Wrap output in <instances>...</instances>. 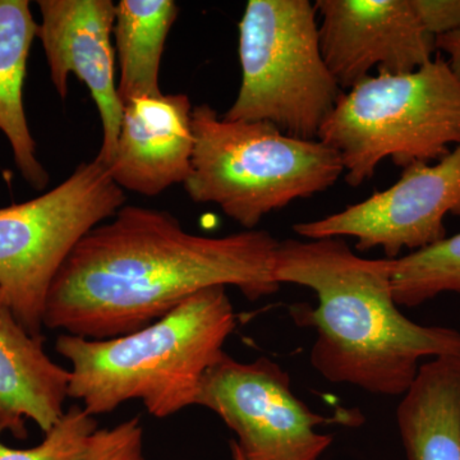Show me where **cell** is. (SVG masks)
<instances>
[{"label":"cell","instance_id":"8","mask_svg":"<svg viewBox=\"0 0 460 460\" xmlns=\"http://www.w3.org/2000/svg\"><path fill=\"white\" fill-rule=\"evenodd\" d=\"M196 405L237 435L246 460H320L332 443L316 431L332 420L296 396L288 372L269 357L244 363L224 354L202 378Z\"/></svg>","mask_w":460,"mask_h":460},{"label":"cell","instance_id":"7","mask_svg":"<svg viewBox=\"0 0 460 460\" xmlns=\"http://www.w3.org/2000/svg\"><path fill=\"white\" fill-rule=\"evenodd\" d=\"M124 202L107 166L93 159L44 195L0 208V290L32 337L44 338L48 296L66 259Z\"/></svg>","mask_w":460,"mask_h":460},{"label":"cell","instance_id":"5","mask_svg":"<svg viewBox=\"0 0 460 460\" xmlns=\"http://www.w3.org/2000/svg\"><path fill=\"white\" fill-rule=\"evenodd\" d=\"M319 140L352 187L386 159L402 169L438 162L460 144V81L441 57L410 74L370 75L341 93Z\"/></svg>","mask_w":460,"mask_h":460},{"label":"cell","instance_id":"17","mask_svg":"<svg viewBox=\"0 0 460 460\" xmlns=\"http://www.w3.org/2000/svg\"><path fill=\"white\" fill-rule=\"evenodd\" d=\"M396 305L417 307L443 293H460V233L395 259Z\"/></svg>","mask_w":460,"mask_h":460},{"label":"cell","instance_id":"4","mask_svg":"<svg viewBox=\"0 0 460 460\" xmlns=\"http://www.w3.org/2000/svg\"><path fill=\"white\" fill-rule=\"evenodd\" d=\"M193 145L184 189L198 204L219 206L244 230L266 215L313 198L344 172L320 140H302L266 122L228 120L208 104L192 109Z\"/></svg>","mask_w":460,"mask_h":460},{"label":"cell","instance_id":"9","mask_svg":"<svg viewBox=\"0 0 460 460\" xmlns=\"http://www.w3.org/2000/svg\"><path fill=\"white\" fill-rule=\"evenodd\" d=\"M460 217V144L435 164L402 169L399 181L358 204L319 220L296 224L305 239H356L361 252L381 248L387 259L447 238L445 217Z\"/></svg>","mask_w":460,"mask_h":460},{"label":"cell","instance_id":"6","mask_svg":"<svg viewBox=\"0 0 460 460\" xmlns=\"http://www.w3.org/2000/svg\"><path fill=\"white\" fill-rule=\"evenodd\" d=\"M242 83L224 118L266 122L302 140L321 127L343 90L321 53L310 0H250L239 22Z\"/></svg>","mask_w":460,"mask_h":460},{"label":"cell","instance_id":"3","mask_svg":"<svg viewBox=\"0 0 460 460\" xmlns=\"http://www.w3.org/2000/svg\"><path fill=\"white\" fill-rule=\"evenodd\" d=\"M237 326L226 287L196 293L144 329L111 339L60 334L56 350L71 365L68 398L91 416L140 401L155 419L196 405L206 372L226 354Z\"/></svg>","mask_w":460,"mask_h":460},{"label":"cell","instance_id":"20","mask_svg":"<svg viewBox=\"0 0 460 460\" xmlns=\"http://www.w3.org/2000/svg\"><path fill=\"white\" fill-rule=\"evenodd\" d=\"M420 23L434 38L460 29V0H411Z\"/></svg>","mask_w":460,"mask_h":460},{"label":"cell","instance_id":"13","mask_svg":"<svg viewBox=\"0 0 460 460\" xmlns=\"http://www.w3.org/2000/svg\"><path fill=\"white\" fill-rule=\"evenodd\" d=\"M68 385L69 370L21 325L0 290V429L25 440L31 420L47 434L66 411Z\"/></svg>","mask_w":460,"mask_h":460},{"label":"cell","instance_id":"19","mask_svg":"<svg viewBox=\"0 0 460 460\" xmlns=\"http://www.w3.org/2000/svg\"><path fill=\"white\" fill-rule=\"evenodd\" d=\"M86 460H147L140 417L99 429L93 436Z\"/></svg>","mask_w":460,"mask_h":460},{"label":"cell","instance_id":"16","mask_svg":"<svg viewBox=\"0 0 460 460\" xmlns=\"http://www.w3.org/2000/svg\"><path fill=\"white\" fill-rule=\"evenodd\" d=\"M178 13L180 8L172 0H120L115 5L118 93L123 105L133 99L162 95L160 66Z\"/></svg>","mask_w":460,"mask_h":460},{"label":"cell","instance_id":"21","mask_svg":"<svg viewBox=\"0 0 460 460\" xmlns=\"http://www.w3.org/2000/svg\"><path fill=\"white\" fill-rule=\"evenodd\" d=\"M436 50H441L447 56V62L454 75L460 81V29L456 31L438 36L435 39Z\"/></svg>","mask_w":460,"mask_h":460},{"label":"cell","instance_id":"15","mask_svg":"<svg viewBox=\"0 0 460 460\" xmlns=\"http://www.w3.org/2000/svg\"><path fill=\"white\" fill-rule=\"evenodd\" d=\"M38 23L27 0H0V131L7 137L23 180L44 190L49 174L36 155L23 105L27 62Z\"/></svg>","mask_w":460,"mask_h":460},{"label":"cell","instance_id":"18","mask_svg":"<svg viewBox=\"0 0 460 460\" xmlns=\"http://www.w3.org/2000/svg\"><path fill=\"white\" fill-rule=\"evenodd\" d=\"M98 420L81 405L66 410L44 440L30 449H14L0 438V460H86ZM0 429V435H2Z\"/></svg>","mask_w":460,"mask_h":460},{"label":"cell","instance_id":"22","mask_svg":"<svg viewBox=\"0 0 460 460\" xmlns=\"http://www.w3.org/2000/svg\"><path fill=\"white\" fill-rule=\"evenodd\" d=\"M230 452H232L233 460H246L242 453L239 452L237 444H235L234 440L230 441Z\"/></svg>","mask_w":460,"mask_h":460},{"label":"cell","instance_id":"12","mask_svg":"<svg viewBox=\"0 0 460 460\" xmlns=\"http://www.w3.org/2000/svg\"><path fill=\"white\" fill-rule=\"evenodd\" d=\"M123 108L117 150L107 166L115 183L145 196L184 184L195 145L189 96H144Z\"/></svg>","mask_w":460,"mask_h":460},{"label":"cell","instance_id":"10","mask_svg":"<svg viewBox=\"0 0 460 460\" xmlns=\"http://www.w3.org/2000/svg\"><path fill=\"white\" fill-rule=\"evenodd\" d=\"M321 53L341 90L370 75L416 71L434 59L435 38L411 0H317Z\"/></svg>","mask_w":460,"mask_h":460},{"label":"cell","instance_id":"11","mask_svg":"<svg viewBox=\"0 0 460 460\" xmlns=\"http://www.w3.org/2000/svg\"><path fill=\"white\" fill-rule=\"evenodd\" d=\"M38 25L50 80L60 99L68 95L69 75L86 84L102 120V141L95 160L108 166L115 155L123 104L115 84L111 0H40Z\"/></svg>","mask_w":460,"mask_h":460},{"label":"cell","instance_id":"2","mask_svg":"<svg viewBox=\"0 0 460 460\" xmlns=\"http://www.w3.org/2000/svg\"><path fill=\"white\" fill-rule=\"evenodd\" d=\"M395 259H365L341 238L280 241L278 283L314 290L316 308L290 307L296 325L316 330L311 365L332 384L402 396L420 359L460 356V332L413 323L393 292Z\"/></svg>","mask_w":460,"mask_h":460},{"label":"cell","instance_id":"14","mask_svg":"<svg viewBox=\"0 0 460 460\" xmlns=\"http://www.w3.org/2000/svg\"><path fill=\"white\" fill-rule=\"evenodd\" d=\"M396 422L408 460H460V356L420 366Z\"/></svg>","mask_w":460,"mask_h":460},{"label":"cell","instance_id":"1","mask_svg":"<svg viewBox=\"0 0 460 460\" xmlns=\"http://www.w3.org/2000/svg\"><path fill=\"white\" fill-rule=\"evenodd\" d=\"M279 243L257 229L202 237L168 211L123 206L91 230L58 272L45 328L95 341L123 337L213 287H235L259 301L280 289Z\"/></svg>","mask_w":460,"mask_h":460}]
</instances>
